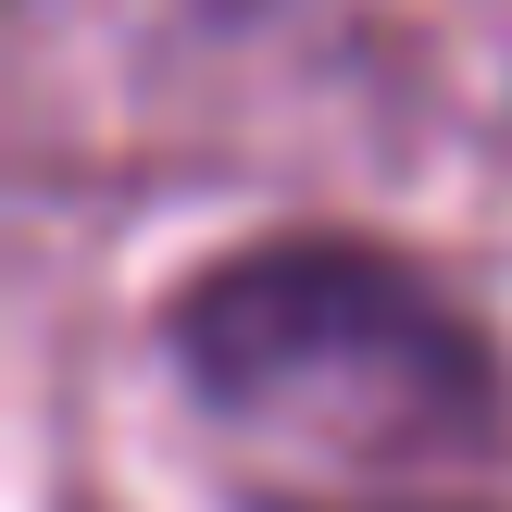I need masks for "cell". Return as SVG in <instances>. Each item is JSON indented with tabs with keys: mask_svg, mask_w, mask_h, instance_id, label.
Masks as SVG:
<instances>
[{
	"mask_svg": "<svg viewBox=\"0 0 512 512\" xmlns=\"http://www.w3.org/2000/svg\"><path fill=\"white\" fill-rule=\"evenodd\" d=\"M163 363L225 425H325L350 450H488L512 425L500 338L388 238L275 225L163 300Z\"/></svg>",
	"mask_w": 512,
	"mask_h": 512,
	"instance_id": "cell-1",
	"label": "cell"
},
{
	"mask_svg": "<svg viewBox=\"0 0 512 512\" xmlns=\"http://www.w3.org/2000/svg\"><path fill=\"white\" fill-rule=\"evenodd\" d=\"M250 512H463V500H250Z\"/></svg>",
	"mask_w": 512,
	"mask_h": 512,
	"instance_id": "cell-2",
	"label": "cell"
}]
</instances>
